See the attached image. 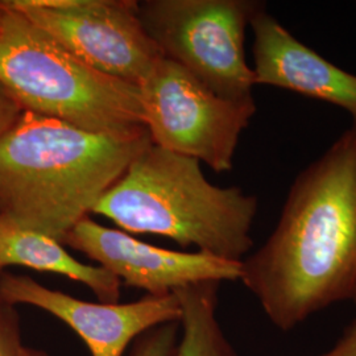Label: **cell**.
Returning <instances> with one entry per match:
<instances>
[{
	"mask_svg": "<svg viewBox=\"0 0 356 356\" xmlns=\"http://www.w3.org/2000/svg\"><path fill=\"white\" fill-rule=\"evenodd\" d=\"M22 113V106L0 85V141L13 127Z\"/></svg>",
	"mask_w": 356,
	"mask_h": 356,
	"instance_id": "obj_15",
	"label": "cell"
},
{
	"mask_svg": "<svg viewBox=\"0 0 356 356\" xmlns=\"http://www.w3.org/2000/svg\"><path fill=\"white\" fill-rule=\"evenodd\" d=\"M353 301H354V302L356 304V289L355 292H354V296H353Z\"/></svg>",
	"mask_w": 356,
	"mask_h": 356,
	"instance_id": "obj_19",
	"label": "cell"
},
{
	"mask_svg": "<svg viewBox=\"0 0 356 356\" xmlns=\"http://www.w3.org/2000/svg\"><path fill=\"white\" fill-rule=\"evenodd\" d=\"M0 7V85L23 111L101 135L148 132L139 86L92 69L26 16Z\"/></svg>",
	"mask_w": 356,
	"mask_h": 356,
	"instance_id": "obj_4",
	"label": "cell"
},
{
	"mask_svg": "<svg viewBox=\"0 0 356 356\" xmlns=\"http://www.w3.org/2000/svg\"><path fill=\"white\" fill-rule=\"evenodd\" d=\"M0 293L13 305L33 306L63 321L85 342L91 356H123L147 331L181 319L176 293L148 294L128 304H95L6 270L0 275Z\"/></svg>",
	"mask_w": 356,
	"mask_h": 356,
	"instance_id": "obj_9",
	"label": "cell"
},
{
	"mask_svg": "<svg viewBox=\"0 0 356 356\" xmlns=\"http://www.w3.org/2000/svg\"><path fill=\"white\" fill-rule=\"evenodd\" d=\"M3 15H4V11H3V8L0 7V26H1V22H3Z\"/></svg>",
	"mask_w": 356,
	"mask_h": 356,
	"instance_id": "obj_18",
	"label": "cell"
},
{
	"mask_svg": "<svg viewBox=\"0 0 356 356\" xmlns=\"http://www.w3.org/2000/svg\"><path fill=\"white\" fill-rule=\"evenodd\" d=\"M111 272L120 282L149 296H166L204 281H241L242 261L204 252H182L141 242L122 229H110L90 216L78 222L63 241Z\"/></svg>",
	"mask_w": 356,
	"mask_h": 356,
	"instance_id": "obj_8",
	"label": "cell"
},
{
	"mask_svg": "<svg viewBox=\"0 0 356 356\" xmlns=\"http://www.w3.org/2000/svg\"><path fill=\"white\" fill-rule=\"evenodd\" d=\"M20 317L16 306L0 293V356H23Z\"/></svg>",
	"mask_w": 356,
	"mask_h": 356,
	"instance_id": "obj_14",
	"label": "cell"
},
{
	"mask_svg": "<svg viewBox=\"0 0 356 356\" xmlns=\"http://www.w3.org/2000/svg\"><path fill=\"white\" fill-rule=\"evenodd\" d=\"M254 83L298 92L343 108L356 129V76L309 48L267 7L251 19Z\"/></svg>",
	"mask_w": 356,
	"mask_h": 356,
	"instance_id": "obj_10",
	"label": "cell"
},
{
	"mask_svg": "<svg viewBox=\"0 0 356 356\" xmlns=\"http://www.w3.org/2000/svg\"><path fill=\"white\" fill-rule=\"evenodd\" d=\"M220 282L204 281L176 292L181 319L176 356H238L216 316Z\"/></svg>",
	"mask_w": 356,
	"mask_h": 356,
	"instance_id": "obj_12",
	"label": "cell"
},
{
	"mask_svg": "<svg viewBox=\"0 0 356 356\" xmlns=\"http://www.w3.org/2000/svg\"><path fill=\"white\" fill-rule=\"evenodd\" d=\"M264 7L259 0H145L138 3V13L164 58L218 97L251 102L256 83L245 57V31Z\"/></svg>",
	"mask_w": 356,
	"mask_h": 356,
	"instance_id": "obj_5",
	"label": "cell"
},
{
	"mask_svg": "<svg viewBox=\"0 0 356 356\" xmlns=\"http://www.w3.org/2000/svg\"><path fill=\"white\" fill-rule=\"evenodd\" d=\"M144 123L154 145L229 172L256 103L218 97L182 66L163 58L141 83Z\"/></svg>",
	"mask_w": 356,
	"mask_h": 356,
	"instance_id": "obj_6",
	"label": "cell"
},
{
	"mask_svg": "<svg viewBox=\"0 0 356 356\" xmlns=\"http://www.w3.org/2000/svg\"><path fill=\"white\" fill-rule=\"evenodd\" d=\"M319 356H356V321L330 351Z\"/></svg>",
	"mask_w": 356,
	"mask_h": 356,
	"instance_id": "obj_16",
	"label": "cell"
},
{
	"mask_svg": "<svg viewBox=\"0 0 356 356\" xmlns=\"http://www.w3.org/2000/svg\"><path fill=\"white\" fill-rule=\"evenodd\" d=\"M23 356H51L47 351L44 350H38V348H33V347H28L24 346L23 350Z\"/></svg>",
	"mask_w": 356,
	"mask_h": 356,
	"instance_id": "obj_17",
	"label": "cell"
},
{
	"mask_svg": "<svg viewBox=\"0 0 356 356\" xmlns=\"http://www.w3.org/2000/svg\"><path fill=\"white\" fill-rule=\"evenodd\" d=\"M179 342V322L161 325L139 337L131 356H176Z\"/></svg>",
	"mask_w": 356,
	"mask_h": 356,
	"instance_id": "obj_13",
	"label": "cell"
},
{
	"mask_svg": "<svg viewBox=\"0 0 356 356\" xmlns=\"http://www.w3.org/2000/svg\"><path fill=\"white\" fill-rule=\"evenodd\" d=\"M257 207V198L241 188L211 184L200 161L151 143L91 214L128 232L161 235L182 247L242 261L254 247Z\"/></svg>",
	"mask_w": 356,
	"mask_h": 356,
	"instance_id": "obj_3",
	"label": "cell"
},
{
	"mask_svg": "<svg viewBox=\"0 0 356 356\" xmlns=\"http://www.w3.org/2000/svg\"><path fill=\"white\" fill-rule=\"evenodd\" d=\"M151 143L23 111L0 141V216L63 243Z\"/></svg>",
	"mask_w": 356,
	"mask_h": 356,
	"instance_id": "obj_2",
	"label": "cell"
},
{
	"mask_svg": "<svg viewBox=\"0 0 356 356\" xmlns=\"http://www.w3.org/2000/svg\"><path fill=\"white\" fill-rule=\"evenodd\" d=\"M92 69L140 86L164 57L132 0H4Z\"/></svg>",
	"mask_w": 356,
	"mask_h": 356,
	"instance_id": "obj_7",
	"label": "cell"
},
{
	"mask_svg": "<svg viewBox=\"0 0 356 356\" xmlns=\"http://www.w3.org/2000/svg\"><path fill=\"white\" fill-rule=\"evenodd\" d=\"M241 281L268 318L292 330L356 289V129L294 178L266 243L242 260Z\"/></svg>",
	"mask_w": 356,
	"mask_h": 356,
	"instance_id": "obj_1",
	"label": "cell"
},
{
	"mask_svg": "<svg viewBox=\"0 0 356 356\" xmlns=\"http://www.w3.org/2000/svg\"><path fill=\"white\" fill-rule=\"evenodd\" d=\"M13 266L61 275L83 284L103 304H116L120 298L122 282L111 272L76 260L63 243L0 216V275Z\"/></svg>",
	"mask_w": 356,
	"mask_h": 356,
	"instance_id": "obj_11",
	"label": "cell"
}]
</instances>
